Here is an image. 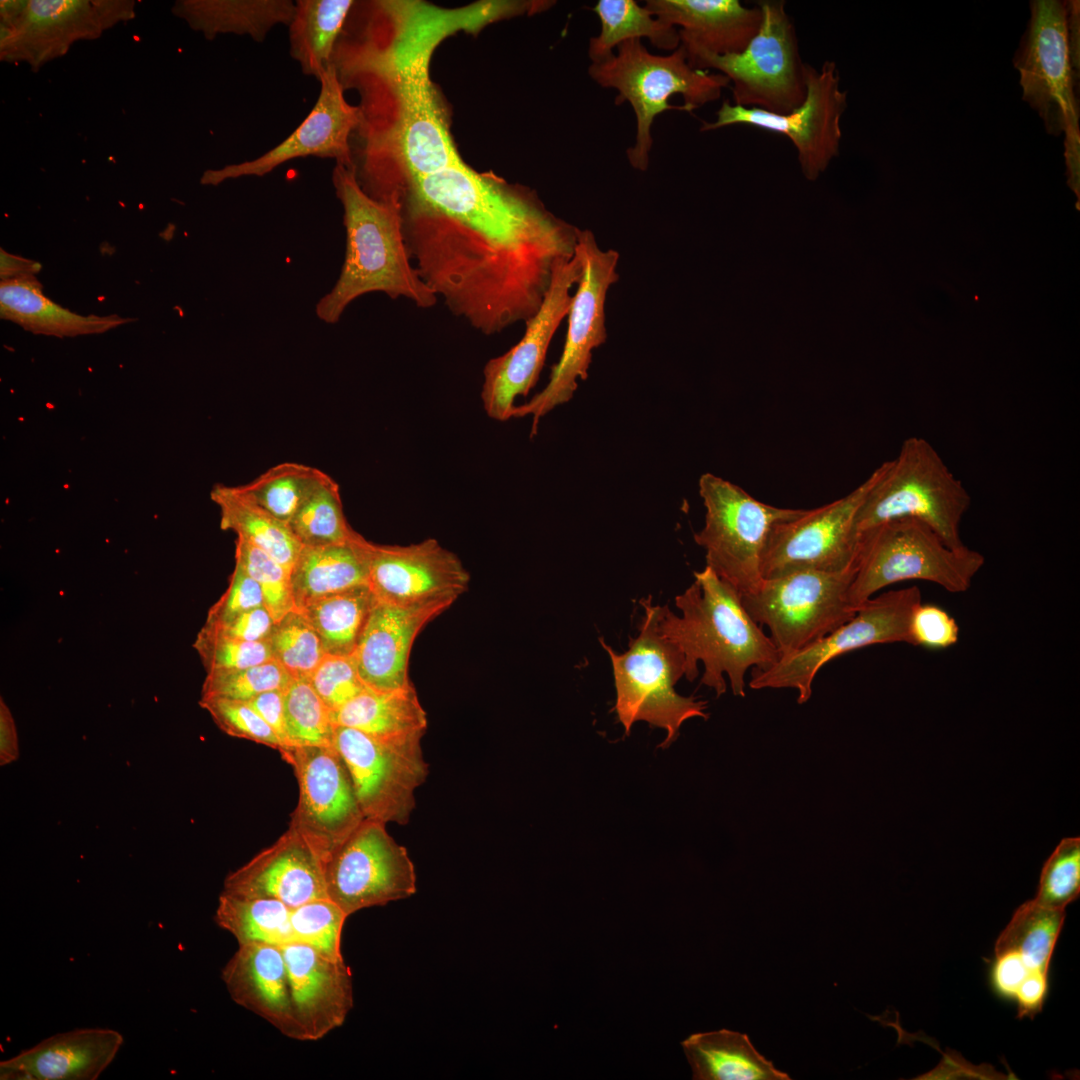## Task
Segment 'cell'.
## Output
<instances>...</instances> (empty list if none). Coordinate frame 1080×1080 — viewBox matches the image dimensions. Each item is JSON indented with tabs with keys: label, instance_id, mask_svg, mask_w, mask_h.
<instances>
[{
	"label": "cell",
	"instance_id": "4dcf8cb0",
	"mask_svg": "<svg viewBox=\"0 0 1080 1080\" xmlns=\"http://www.w3.org/2000/svg\"><path fill=\"white\" fill-rule=\"evenodd\" d=\"M1065 919V910L1022 904L998 937L995 958L1019 969L1026 978L1020 989L1047 986L1051 957Z\"/></svg>",
	"mask_w": 1080,
	"mask_h": 1080
},
{
	"label": "cell",
	"instance_id": "83f0119b",
	"mask_svg": "<svg viewBox=\"0 0 1080 1080\" xmlns=\"http://www.w3.org/2000/svg\"><path fill=\"white\" fill-rule=\"evenodd\" d=\"M221 979L237 1005L263 1018L284 1036L300 1040L281 947L238 945L222 968Z\"/></svg>",
	"mask_w": 1080,
	"mask_h": 1080
},
{
	"label": "cell",
	"instance_id": "44dd1931",
	"mask_svg": "<svg viewBox=\"0 0 1080 1080\" xmlns=\"http://www.w3.org/2000/svg\"><path fill=\"white\" fill-rule=\"evenodd\" d=\"M320 93L304 121L279 145L265 154L221 169L207 170L201 177L204 185H218L241 177H262L292 159L315 156L335 159L336 164L355 166L349 139L362 120L360 107L349 104L336 66L332 62L323 72Z\"/></svg>",
	"mask_w": 1080,
	"mask_h": 1080
},
{
	"label": "cell",
	"instance_id": "7bdbcfd3",
	"mask_svg": "<svg viewBox=\"0 0 1080 1080\" xmlns=\"http://www.w3.org/2000/svg\"><path fill=\"white\" fill-rule=\"evenodd\" d=\"M273 659L294 679H308L325 656L321 639L298 610L275 621L267 639Z\"/></svg>",
	"mask_w": 1080,
	"mask_h": 1080
},
{
	"label": "cell",
	"instance_id": "5b68a950",
	"mask_svg": "<svg viewBox=\"0 0 1080 1080\" xmlns=\"http://www.w3.org/2000/svg\"><path fill=\"white\" fill-rule=\"evenodd\" d=\"M970 505V494L937 450L924 438L909 437L894 459L877 467L856 524L862 535L888 521L915 519L960 548V525Z\"/></svg>",
	"mask_w": 1080,
	"mask_h": 1080
},
{
	"label": "cell",
	"instance_id": "8d00e7d4",
	"mask_svg": "<svg viewBox=\"0 0 1080 1080\" xmlns=\"http://www.w3.org/2000/svg\"><path fill=\"white\" fill-rule=\"evenodd\" d=\"M592 10L601 26L600 33L589 40L592 63L606 60L620 43L632 39L647 38L654 47L671 52L680 46L678 28L634 0H599Z\"/></svg>",
	"mask_w": 1080,
	"mask_h": 1080
},
{
	"label": "cell",
	"instance_id": "9a60e30c",
	"mask_svg": "<svg viewBox=\"0 0 1080 1080\" xmlns=\"http://www.w3.org/2000/svg\"><path fill=\"white\" fill-rule=\"evenodd\" d=\"M876 477L877 468L847 495L775 524L762 555V578L800 570L856 568L862 537L857 514Z\"/></svg>",
	"mask_w": 1080,
	"mask_h": 1080
},
{
	"label": "cell",
	"instance_id": "cb8c5ba5",
	"mask_svg": "<svg viewBox=\"0 0 1080 1080\" xmlns=\"http://www.w3.org/2000/svg\"><path fill=\"white\" fill-rule=\"evenodd\" d=\"M452 604L437 601L404 606L374 598L352 656L365 686L375 691L409 686L408 661L415 638L429 621Z\"/></svg>",
	"mask_w": 1080,
	"mask_h": 1080
},
{
	"label": "cell",
	"instance_id": "ba28073f",
	"mask_svg": "<svg viewBox=\"0 0 1080 1080\" xmlns=\"http://www.w3.org/2000/svg\"><path fill=\"white\" fill-rule=\"evenodd\" d=\"M759 31L744 51L725 56L703 55L688 63L695 69L718 70L732 83L733 104L787 114L806 97L805 66L796 30L785 2L760 1Z\"/></svg>",
	"mask_w": 1080,
	"mask_h": 1080
},
{
	"label": "cell",
	"instance_id": "9c48e42d",
	"mask_svg": "<svg viewBox=\"0 0 1080 1080\" xmlns=\"http://www.w3.org/2000/svg\"><path fill=\"white\" fill-rule=\"evenodd\" d=\"M698 486L705 522L694 540L706 552V566L746 594L763 579L762 555L772 527L798 517L804 509L766 504L709 472L701 475Z\"/></svg>",
	"mask_w": 1080,
	"mask_h": 1080
},
{
	"label": "cell",
	"instance_id": "5bb4252c",
	"mask_svg": "<svg viewBox=\"0 0 1080 1080\" xmlns=\"http://www.w3.org/2000/svg\"><path fill=\"white\" fill-rule=\"evenodd\" d=\"M805 82L806 97L790 113L775 114L726 100L716 112V120L703 122L700 131L741 124L783 134L797 150L803 175L814 181L839 155L841 119L847 107V92L840 89L838 69L831 60H825L818 69L806 63Z\"/></svg>",
	"mask_w": 1080,
	"mask_h": 1080
},
{
	"label": "cell",
	"instance_id": "b9f144b4",
	"mask_svg": "<svg viewBox=\"0 0 1080 1080\" xmlns=\"http://www.w3.org/2000/svg\"><path fill=\"white\" fill-rule=\"evenodd\" d=\"M288 525L302 546L346 543L356 534L346 520L339 485L333 478L298 510Z\"/></svg>",
	"mask_w": 1080,
	"mask_h": 1080
},
{
	"label": "cell",
	"instance_id": "d6a6232c",
	"mask_svg": "<svg viewBox=\"0 0 1080 1080\" xmlns=\"http://www.w3.org/2000/svg\"><path fill=\"white\" fill-rule=\"evenodd\" d=\"M696 1080H789L750 1042L728 1029L695 1033L681 1042Z\"/></svg>",
	"mask_w": 1080,
	"mask_h": 1080
},
{
	"label": "cell",
	"instance_id": "8992f818",
	"mask_svg": "<svg viewBox=\"0 0 1080 1080\" xmlns=\"http://www.w3.org/2000/svg\"><path fill=\"white\" fill-rule=\"evenodd\" d=\"M639 603L644 616L639 634L630 639L627 651L616 653L602 638V647L609 654L616 702L614 710L625 733L637 721H645L666 731L661 747L670 746L678 737L682 724L691 718H708L707 703L695 697H685L675 691L676 683L685 676V658L658 629L659 605L651 596Z\"/></svg>",
	"mask_w": 1080,
	"mask_h": 1080
},
{
	"label": "cell",
	"instance_id": "2e32d148",
	"mask_svg": "<svg viewBox=\"0 0 1080 1080\" xmlns=\"http://www.w3.org/2000/svg\"><path fill=\"white\" fill-rule=\"evenodd\" d=\"M385 825L365 818L324 862L327 898L348 916L416 892L413 862Z\"/></svg>",
	"mask_w": 1080,
	"mask_h": 1080
},
{
	"label": "cell",
	"instance_id": "f907efd6",
	"mask_svg": "<svg viewBox=\"0 0 1080 1080\" xmlns=\"http://www.w3.org/2000/svg\"><path fill=\"white\" fill-rule=\"evenodd\" d=\"M309 681L331 712L340 709L367 689L352 656L325 654Z\"/></svg>",
	"mask_w": 1080,
	"mask_h": 1080
},
{
	"label": "cell",
	"instance_id": "11a10c76",
	"mask_svg": "<svg viewBox=\"0 0 1080 1080\" xmlns=\"http://www.w3.org/2000/svg\"><path fill=\"white\" fill-rule=\"evenodd\" d=\"M283 691L272 690L259 694L247 703L278 735L284 749L287 748L284 723ZM280 752V751H279Z\"/></svg>",
	"mask_w": 1080,
	"mask_h": 1080
},
{
	"label": "cell",
	"instance_id": "db71d44e",
	"mask_svg": "<svg viewBox=\"0 0 1080 1080\" xmlns=\"http://www.w3.org/2000/svg\"><path fill=\"white\" fill-rule=\"evenodd\" d=\"M275 620L265 606L247 610L224 621L204 625L224 635L249 641H267Z\"/></svg>",
	"mask_w": 1080,
	"mask_h": 1080
},
{
	"label": "cell",
	"instance_id": "8fae6325",
	"mask_svg": "<svg viewBox=\"0 0 1080 1080\" xmlns=\"http://www.w3.org/2000/svg\"><path fill=\"white\" fill-rule=\"evenodd\" d=\"M854 574L855 568L794 571L763 578L741 599L751 618L769 629L782 657L813 644L855 615L848 599Z\"/></svg>",
	"mask_w": 1080,
	"mask_h": 1080
},
{
	"label": "cell",
	"instance_id": "ac0fdd59",
	"mask_svg": "<svg viewBox=\"0 0 1080 1080\" xmlns=\"http://www.w3.org/2000/svg\"><path fill=\"white\" fill-rule=\"evenodd\" d=\"M1 58L39 67L71 44L99 36L133 15V2L33 0L1 2Z\"/></svg>",
	"mask_w": 1080,
	"mask_h": 1080
},
{
	"label": "cell",
	"instance_id": "ab89813d",
	"mask_svg": "<svg viewBox=\"0 0 1080 1080\" xmlns=\"http://www.w3.org/2000/svg\"><path fill=\"white\" fill-rule=\"evenodd\" d=\"M332 478L322 470L295 462L277 464L237 488L283 522Z\"/></svg>",
	"mask_w": 1080,
	"mask_h": 1080
},
{
	"label": "cell",
	"instance_id": "277c9868",
	"mask_svg": "<svg viewBox=\"0 0 1080 1080\" xmlns=\"http://www.w3.org/2000/svg\"><path fill=\"white\" fill-rule=\"evenodd\" d=\"M617 52L591 63L589 76L600 86L618 91L615 104L628 102L636 116V141L626 151L630 165L649 167L654 119L666 110L691 112L720 98L730 84L721 73L693 68L680 46L667 55L650 53L639 39L620 43Z\"/></svg>",
	"mask_w": 1080,
	"mask_h": 1080
},
{
	"label": "cell",
	"instance_id": "4316f807",
	"mask_svg": "<svg viewBox=\"0 0 1080 1080\" xmlns=\"http://www.w3.org/2000/svg\"><path fill=\"white\" fill-rule=\"evenodd\" d=\"M124 1043L109 1028H81L52 1035L0 1062L1 1080H95Z\"/></svg>",
	"mask_w": 1080,
	"mask_h": 1080
},
{
	"label": "cell",
	"instance_id": "f6af8a7d",
	"mask_svg": "<svg viewBox=\"0 0 1080 1080\" xmlns=\"http://www.w3.org/2000/svg\"><path fill=\"white\" fill-rule=\"evenodd\" d=\"M235 563L258 583L264 605L275 621L296 610L291 588V570L261 548L237 537Z\"/></svg>",
	"mask_w": 1080,
	"mask_h": 1080
},
{
	"label": "cell",
	"instance_id": "bcb514c9",
	"mask_svg": "<svg viewBox=\"0 0 1080 1080\" xmlns=\"http://www.w3.org/2000/svg\"><path fill=\"white\" fill-rule=\"evenodd\" d=\"M293 679L272 659L246 668L207 673L201 696L248 702L267 691L285 690Z\"/></svg>",
	"mask_w": 1080,
	"mask_h": 1080
},
{
	"label": "cell",
	"instance_id": "4fadbf2b",
	"mask_svg": "<svg viewBox=\"0 0 1080 1080\" xmlns=\"http://www.w3.org/2000/svg\"><path fill=\"white\" fill-rule=\"evenodd\" d=\"M921 602L918 586L880 593L858 607L849 621L813 644L780 657L767 668H752L749 687L795 689L797 702L804 704L811 698L816 674L832 659L876 644L912 645L910 620Z\"/></svg>",
	"mask_w": 1080,
	"mask_h": 1080
},
{
	"label": "cell",
	"instance_id": "e0dca14e",
	"mask_svg": "<svg viewBox=\"0 0 1080 1080\" xmlns=\"http://www.w3.org/2000/svg\"><path fill=\"white\" fill-rule=\"evenodd\" d=\"M332 745L347 766L364 817L406 824L415 807V790L428 774L421 738L387 742L335 725Z\"/></svg>",
	"mask_w": 1080,
	"mask_h": 1080
},
{
	"label": "cell",
	"instance_id": "7a4b0ae2",
	"mask_svg": "<svg viewBox=\"0 0 1080 1080\" xmlns=\"http://www.w3.org/2000/svg\"><path fill=\"white\" fill-rule=\"evenodd\" d=\"M332 182L343 207L346 252L338 280L316 305L317 317L335 324L355 299L372 292L404 297L423 309L433 307L438 297L409 256L400 204L368 194L355 166L336 164Z\"/></svg>",
	"mask_w": 1080,
	"mask_h": 1080
},
{
	"label": "cell",
	"instance_id": "ffe728a7",
	"mask_svg": "<svg viewBox=\"0 0 1080 1080\" xmlns=\"http://www.w3.org/2000/svg\"><path fill=\"white\" fill-rule=\"evenodd\" d=\"M581 272L576 253L572 258L560 260L540 308L525 322L522 338L484 366L481 400L490 418L497 421L512 418L515 399L527 396L538 382L551 340L568 315L572 303L570 291L578 283Z\"/></svg>",
	"mask_w": 1080,
	"mask_h": 1080
},
{
	"label": "cell",
	"instance_id": "7402d4cb",
	"mask_svg": "<svg viewBox=\"0 0 1080 1080\" xmlns=\"http://www.w3.org/2000/svg\"><path fill=\"white\" fill-rule=\"evenodd\" d=\"M368 587L378 601L415 605L454 603L467 591L470 574L460 558L436 539L381 545L365 539Z\"/></svg>",
	"mask_w": 1080,
	"mask_h": 1080
},
{
	"label": "cell",
	"instance_id": "1f68e13d",
	"mask_svg": "<svg viewBox=\"0 0 1080 1080\" xmlns=\"http://www.w3.org/2000/svg\"><path fill=\"white\" fill-rule=\"evenodd\" d=\"M332 721L387 742L422 738L427 728L426 712L412 684L393 691L367 688L332 712Z\"/></svg>",
	"mask_w": 1080,
	"mask_h": 1080
},
{
	"label": "cell",
	"instance_id": "f546056e",
	"mask_svg": "<svg viewBox=\"0 0 1080 1080\" xmlns=\"http://www.w3.org/2000/svg\"><path fill=\"white\" fill-rule=\"evenodd\" d=\"M364 542L356 532L346 543L303 546L290 574L296 610L317 599L368 586Z\"/></svg>",
	"mask_w": 1080,
	"mask_h": 1080
},
{
	"label": "cell",
	"instance_id": "9f6ffc18",
	"mask_svg": "<svg viewBox=\"0 0 1080 1080\" xmlns=\"http://www.w3.org/2000/svg\"><path fill=\"white\" fill-rule=\"evenodd\" d=\"M19 757L18 734L13 715L0 698V765L16 761Z\"/></svg>",
	"mask_w": 1080,
	"mask_h": 1080
},
{
	"label": "cell",
	"instance_id": "7c38bea8",
	"mask_svg": "<svg viewBox=\"0 0 1080 1080\" xmlns=\"http://www.w3.org/2000/svg\"><path fill=\"white\" fill-rule=\"evenodd\" d=\"M1030 19L1013 58L1022 99L1043 121L1048 134H1065V145L1080 143L1078 81L1068 38V3L1030 2Z\"/></svg>",
	"mask_w": 1080,
	"mask_h": 1080
},
{
	"label": "cell",
	"instance_id": "681fc988",
	"mask_svg": "<svg viewBox=\"0 0 1080 1080\" xmlns=\"http://www.w3.org/2000/svg\"><path fill=\"white\" fill-rule=\"evenodd\" d=\"M199 704L227 735L263 744L278 751L284 749L278 735L247 702L201 696Z\"/></svg>",
	"mask_w": 1080,
	"mask_h": 1080
},
{
	"label": "cell",
	"instance_id": "f35d334b",
	"mask_svg": "<svg viewBox=\"0 0 1080 1080\" xmlns=\"http://www.w3.org/2000/svg\"><path fill=\"white\" fill-rule=\"evenodd\" d=\"M290 911L284 903L265 898H248L221 892L214 921L242 944L282 947L292 943Z\"/></svg>",
	"mask_w": 1080,
	"mask_h": 1080
},
{
	"label": "cell",
	"instance_id": "3957f363",
	"mask_svg": "<svg viewBox=\"0 0 1080 1080\" xmlns=\"http://www.w3.org/2000/svg\"><path fill=\"white\" fill-rule=\"evenodd\" d=\"M694 578L675 597L681 616L660 606L658 629L684 655L687 680H695L702 662V684L721 696L727 690L726 674L733 694L744 697L746 672L771 666L780 658L779 651L731 584L708 566Z\"/></svg>",
	"mask_w": 1080,
	"mask_h": 1080
},
{
	"label": "cell",
	"instance_id": "30bf717a",
	"mask_svg": "<svg viewBox=\"0 0 1080 1080\" xmlns=\"http://www.w3.org/2000/svg\"><path fill=\"white\" fill-rule=\"evenodd\" d=\"M575 253L582 272L572 295L561 356L552 367L546 386L529 401L515 405L512 411V418L532 416L531 436L536 435L543 416L572 399L578 381L587 379L593 350L607 339L605 301L610 287L619 279V253L601 249L588 229L578 230Z\"/></svg>",
	"mask_w": 1080,
	"mask_h": 1080
},
{
	"label": "cell",
	"instance_id": "52a82bcc",
	"mask_svg": "<svg viewBox=\"0 0 1080 1080\" xmlns=\"http://www.w3.org/2000/svg\"><path fill=\"white\" fill-rule=\"evenodd\" d=\"M984 564L980 552L966 545L948 546L921 521H888L862 534L848 599L857 610L881 589L908 580L927 581L950 593H964Z\"/></svg>",
	"mask_w": 1080,
	"mask_h": 1080
},
{
	"label": "cell",
	"instance_id": "ee69618b",
	"mask_svg": "<svg viewBox=\"0 0 1080 1080\" xmlns=\"http://www.w3.org/2000/svg\"><path fill=\"white\" fill-rule=\"evenodd\" d=\"M348 915L329 898L315 899L290 911L292 943L307 945L332 960H343L342 930Z\"/></svg>",
	"mask_w": 1080,
	"mask_h": 1080
},
{
	"label": "cell",
	"instance_id": "e575fe53",
	"mask_svg": "<svg viewBox=\"0 0 1080 1080\" xmlns=\"http://www.w3.org/2000/svg\"><path fill=\"white\" fill-rule=\"evenodd\" d=\"M351 0H298L289 26L290 55L318 80L333 62Z\"/></svg>",
	"mask_w": 1080,
	"mask_h": 1080
},
{
	"label": "cell",
	"instance_id": "484cf974",
	"mask_svg": "<svg viewBox=\"0 0 1080 1080\" xmlns=\"http://www.w3.org/2000/svg\"><path fill=\"white\" fill-rule=\"evenodd\" d=\"M644 6L679 28L688 61L703 55L741 53L762 21L758 6L745 7L738 0H648Z\"/></svg>",
	"mask_w": 1080,
	"mask_h": 1080
},
{
	"label": "cell",
	"instance_id": "f1b7e54d",
	"mask_svg": "<svg viewBox=\"0 0 1080 1080\" xmlns=\"http://www.w3.org/2000/svg\"><path fill=\"white\" fill-rule=\"evenodd\" d=\"M0 315L33 334L55 337L101 334L134 321L115 314L74 313L46 297L36 277L1 281Z\"/></svg>",
	"mask_w": 1080,
	"mask_h": 1080
},
{
	"label": "cell",
	"instance_id": "6f0895ef",
	"mask_svg": "<svg viewBox=\"0 0 1080 1080\" xmlns=\"http://www.w3.org/2000/svg\"><path fill=\"white\" fill-rule=\"evenodd\" d=\"M40 270L41 264L39 262L10 254L3 248L0 249L1 281L36 277Z\"/></svg>",
	"mask_w": 1080,
	"mask_h": 1080
},
{
	"label": "cell",
	"instance_id": "d590c367",
	"mask_svg": "<svg viewBox=\"0 0 1080 1080\" xmlns=\"http://www.w3.org/2000/svg\"><path fill=\"white\" fill-rule=\"evenodd\" d=\"M211 499L220 509L222 529L233 531L292 569L303 546L288 523L244 495L237 486H215Z\"/></svg>",
	"mask_w": 1080,
	"mask_h": 1080
},
{
	"label": "cell",
	"instance_id": "f5cc1de1",
	"mask_svg": "<svg viewBox=\"0 0 1080 1080\" xmlns=\"http://www.w3.org/2000/svg\"><path fill=\"white\" fill-rule=\"evenodd\" d=\"M259 606H265L260 586L242 566L235 563L228 588L209 609L205 622L224 621Z\"/></svg>",
	"mask_w": 1080,
	"mask_h": 1080
},
{
	"label": "cell",
	"instance_id": "d4e9b609",
	"mask_svg": "<svg viewBox=\"0 0 1080 1080\" xmlns=\"http://www.w3.org/2000/svg\"><path fill=\"white\" fill-rule=\"evenodd\" d=\"M300 1041L322 1039L345 1022L353 1006L352 975L344 960H332L300 943L281 947Z\"/></svg>",
	"mask_w": 1080,
	"mask_h": 1080
},
{
	"label": "cell",
	"instance_id": "603a6c76",
	"mask_svg": "<svg viewBox=\"0 0 1080 1080\" xmlns=\"http://www.w3.org/2000/svg\"><path fill=\"white\" fill-rule=\"evenodd\" d=\"M223 892L278 900L289 908L327 898L324 862L312 846L288 828L276 842L229 873Z\"/></svg>",
	"mask_w": 1080,
	"mask_h": 1080
},
{
	"label": "cell",
	"instance_id": "c3c4849f",
	"mask_svg": "<svg viewBox=\"0 0 1080 1080\" xmlns=\"http://www.w3.org/2000/svg\"><path fill=\"white\" fill-rule=\"evenodd\" d=\"M193 646L206 673L246 668L273 659L267 641L236 639L205 625L198 632Z\"/></svg>",
	"mask_w": 1080,
	"mask_h": 1080
},
{
	"label": "cell",
	"instance_id": "d6986e66",
	"mask_svg": "<svg viewBox=\"0 0 1080 1080\" xmlns=\"http://www.w3.org/2000/svg\"><path fill=\"white\" fill-rule=\"evenodd\" d=\"M280 754L299 788L289 827L325 862L365 819L350 773L332 744L290 747Z\"/></svg>",
	"mask_w": 1080,
	"mask_h": 1080
},
{
	"label": "cell",
	"instance_id": "816d5d0a",
	"mask_svg": "<svg viewBox=\"0 0 1080 1080\" xmlns=\"http://www.w3.org/2000/svg\"><path fill=\"white\" fill-rule=\"evenodd\" d=\"M959 634L956 620L938 605L921 602L912 613L910 635L913 646L928 650L948 649L957 644Z\"/></svg>",
	"mask_w": 1080,
	"mask_h": 1080
},
{
	"label": "cell",
	"instance_id": "836d02e7",
	"mask_svg": "<svg viewBox=\"0 0 1080 1080\" xmlns=\"http://www.w3.org/2000/svg\"><path fill=\"white\" fill-rule=\"evenodd\" d=\"M294 10L290 0H187L174 7L175 14L206 37L233 33L256 42L276 25H289Z\"/></svg>",
	"mask_w": 1080,
	"mask_h": 1080
},
{
	"label": "cell",
	"instance_id": "7dc6e473",
	"mask_svg": "<svg viewBox=\"0 0 1080 1080\" xmlns=\"http://www.w3.org/2000/svg\"><path fill=\"white\" fill-rule=\"evenodd\" d=\"M1080 893V838H1063L1045 862L1035 901L1065 910Z\"/></svg>",
	"mask_w": 1080,
	"mask_h": 1080
},
{
	"label": "cell",
	"instance_id": "6da1fadb",
	"mask_svg": "<svg viewBox=\"0 0 1080 1080\" xmlns=\"http://www.w3.org/2000/svg\"><path fill=\"white\" fill-rule=\"evenodd\" d=\"M406 247L426 285L485 335L532 318L578 229L520 185L478 173L448 147L395 182Z\"/></svg>",
	"mask_w": 1080,
	"mask_h": 1080
},
{
	"label": "cell",
	"instance_id": "74e56055",
	"mask_svg": "<svg viewBox=\"0 0 1080 1080\" xmlns=\"http://www.w3.org/2000/svg\"><path fill=\"white\" fill-rule=\"evenodd\" d=\"M374 596L368 586L317 599L300 611L319 635L325 654L353 656Z\"/></svg>",
	"mask_w": 1080,
	"mask_h": 1080
},
{
	"label": "cell",
	"instance_id": "60d3db41",
	"mask_svg": "<svg viewBox=\"0 0 1080 1080\" xmlns=\"http://www.w3.org/2000/svg\"><path fill=\"white\" fill-rule=\"evenodd\" d=\"M283 704L287 748L332 744V712L308 679H293L283 691Z\"/></svg>",
	"mask_w": 1080,
	"mask_h": 1080
}]
</instances>
